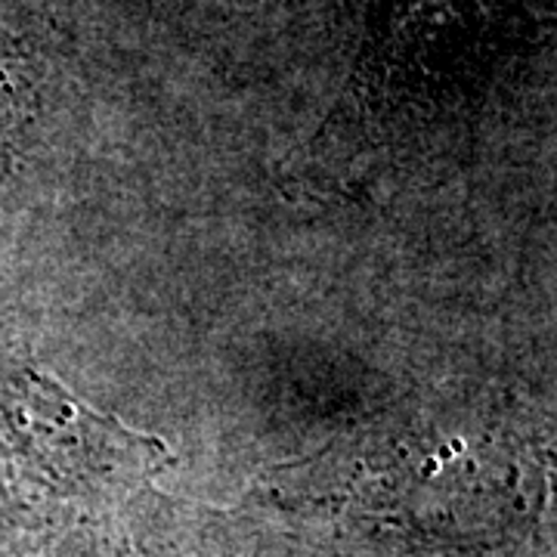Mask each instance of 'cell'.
I'll list each match as a JSON object with an SVG mask.
<instances>
[{
	"label": "cell",
	"instance_id": "1",
	"mask_svg": "<svg viewBox=\"0 0 557 557\" xmlns=\"http://www.w3.org/2000/svg\"><path fill=\"white\" fill-rule=\"evenodd\" d=\"M28 97H32V81H28L25 50L0 25V161L20 137L28 115Z\"/></svg>",
	"mask_w": 557,
	"mask_h": 557
}]
</instances>
